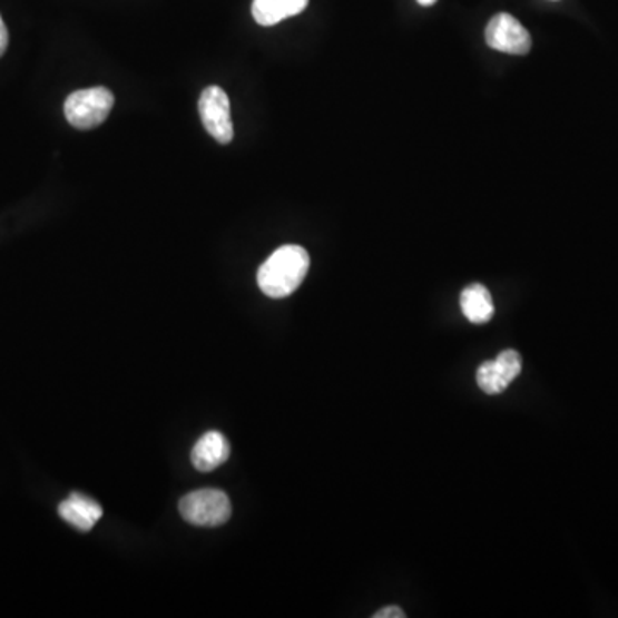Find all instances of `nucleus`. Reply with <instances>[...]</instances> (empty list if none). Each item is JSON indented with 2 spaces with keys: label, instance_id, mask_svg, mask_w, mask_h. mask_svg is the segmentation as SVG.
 <instances>
[{
  "label": "nucleus",
  "instance_id": "nucleus-3",
  "mask_svg": "<svg viewBox=\"0 0 618 618\" xmlns=\"http://www.w3.org/2000/svg\"><path fill=\"white\" fill-rule=\"evenodd\" d=\"M112 107V91L104 87H94L69 95L66 98L65 114L72 128L94 129L106 122Z\"/></svg>",
  "mask_w": 618,
  "mask_h": 618
},
{
  "label": "nucleus",
  "instance_id": "nucleus-12",
  "mask_svg": "<svg viewBox=\"0 0 618 618\" xmlns=\"http://www.w3.org/2000/svg\"><path fill=\"white\" fill-rule=\"evenodd\" d=\"M9 46V31L6 27L4 19L0 16V57L4 56L6 50Z\"/></svg>",
  "mask_w": 618,
  "mask_h": 618
},
{
  "label": "nucleus",
  "instance_id": "nucleus-13",
  "mask_svg": "<svg viewBox=\"0 0 618 618\" xmlns=\"http://www.w3.org/2000/svg\"><path fill=\"white\" fill-rule=\"evenodd\" d=\"M421 6H433L435 4L436 0H418Z\"/></svg>",
  "mask_w": 618,
  "mask_h": 618
},
{
  "label": "nucleus",
  "instance_id": "nucleus-1",
  "mask_svg": "<svg viewBox=\"0 0 618 618\" xmlns=\"http://www.w3.org/2000/svg\"><path fill=\"white\" fill-rule=\"evenodd\" d=\"M310 271V255L296 244L278 247L258 271L263 294L274 300L291 296L303 284Z\"/></svg>",
  "mask_w": 618,
  "mask_h": 618
},
{
  "label": "nucleus",
  "instance_id": "nucleus-9",
  "mask_svg": "<svg viewBox=\"0 0 618 618\" xmlns=\"http://www.w3.org/2000/svg\"><path fill=\"white\" fill-rule=\"evenodd\" d=\"M310 0H253L252 12L259 27H274L284 19L301 14Z\"/></svg>",
  "mask_w": 618,
  "mask_h": 618
},
{
  "label": "nucleus",
  "instance_id": "nucleus-11",
  "mask_svg": "<svg viewBox=\"0 0 618 618\" xmlns=\"http://www.w3.org/2000/svg\"><path fill=\"white\" fill-rule=\"evenodd\" d=\"M375 618H405L404 611L399 607H386L373 615Z\"/></svg>",
  "mask_w": 618,
  "mask_h": 618
},
{
  "label": "nucleus",
  "instance_id": "nucleus-8",
  "mask_svg": "<svg viewBox=\"0 0 618 618\" xmlns=\"http://www.w3.org/2000/svg\"><path fill=\"white\" fill-rule=\"evenodd\" d=\"M101 507L85 494L72 493L59 506V516L78 531H90L101 519Z\"/></svg>",
  "mask_w": 618,
  "mask_h": 618
},
{
  "label": "nucleus",
  "instance_id": "nucleus-7",
  "mask_svg": "<svg viewBox=\"0 0 618 618\" xmlns=\"http://www.w3.org/2000/svg\"><path fill=\"white\" fill-rule=\"evenodd\" d=\"M230 455V445L220 431H208L196 442L192 462L198 471L210 472L220 468Z\"/></svg>",
  "mask_w": 618,
  "mask_h": 618
},
{
  "label": "nucleus",
  "instance_id": "nucleus-10",
  "mask_svg": "<svg viewBox=\"0 0 618 618\" xmlns=\"http://www.w3.org/2000/svg\"><path fill=\"white\" fill-rule=\"evenodd\" d=\"M462 315L471 323H488L494 315L493 300L483 284H472L461 294Z\"/></svg>",
  "mask_w": 618,
  "mask_h": 618
},
{
  "label": "nucleus",
  "instance_id": "nucleus-2",
  "mask_svg": "<svg viewBox=\"0 0 618 618\" xmlns=\"http://www.w3.org/2000/svg\"><path fill=\"white\" fill-rule=\"evenodd\" d=\"M180 516L198 528H217L233 516V503L227 493L215 488L192 491L179 502Z\"/></svg>",
  "mask_w": 618,
  "mask_h": 618
},
{
  "label": "nucleus",
  "instance_id": "nucleus-5",
  "mask_svg": "<svg viewBox=\"0 0 618 618\" xmlns=\"http://www.w3.org/2000/svg\"><path fill=\"white\" fill-rule=\"evenodd\" d=\"M484 38L490 49L512 56H526L532 46L529 31L507 12H500L490 19Z\"/></svg>",
  "mask_w": 618,
  "mask_h": 618
},
{
  "label": "nucleus",
  "instance_id": "nucleus-4",
  "mask_svg": "<svg viewBox=\"0 0 618 618\" xmlns=\"http://www.w3.org/2000/svg\"><path fill=\"white\" fill-rule=\"evenodd\" d=\"M199 117L206 131L222 145L234 139V124L230 117V101L220 87H208L199 97Z\"/></svg>",
  "mask_w": 618,
  "mask_h": 618
},
{
  "label": "nucleus",
  "instance_id": "nucleus-6",
  "mask_svg": "<svg viewBox=\"0 0 618 618\" xmlns=\"http://www.w3.org/2000/svg\"><path fill=\"white\" fill-rule=\"evenodd\" d=\"M522 357L518 351L507 349L493 361L481 364L477 371L478 386L484 394H502L503 390L521 375Z\"/></svg>",
  "mask_w": 618,
  "mask_h": 618
}]
</instances>
